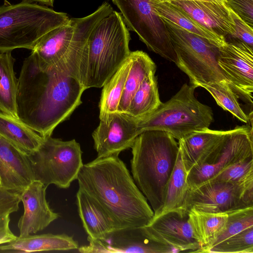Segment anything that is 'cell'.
<instances>
[{
    "mask_svg": "<svg viewBox=\"0 0 253 253\" xmlns=\"http://www.w3.org/2000/svg\"><path fill=\"white\" fill-rule=\"evenodd\" d=\"M82 151L75 139L63 141L51 136L34 152L28 155L35 179L46 186L54 184L67 189L77 179L83 166Z\"/></svg>",
    "mask_w": 253,
    "mask_h": 253,
    "instance_id": "obj_9",
    "label": "cell"
},
{
    "mask_svg": "<svg viewBox=\"0 0 253 253\" xmlns=\"http://www.w3.org/2000/svg\"><path fill=\"white\" fill-rule=\"evenodd\" d=\"M246 207L240 183L213 180L187 190L182 206L186 211L194 209L211 212H226Z\"/></svg>",
    "mask_w": 253,
    "mask_h": 253,
    "instance_id": "obj_15",
    "label": "cell"
},
{
    "mask_svg": "<svg viewBox=\"0 0 253 253\" xmlns=\"http://www.w3.org/2000/svg\"><path fill=\"white\" fill-rule=\"evenodd\" d=\"M231 14L235 25V32L225 38H229L240 41L253 48V28L248 25L232 10Z\"/></svg>",
    "mask_w": 253,
    "mask_h": 253,
    "instance_id": "obj_37",
    "label": "cell"
},
{
    "mask_svg": "<svg viewBox=\"0 0 253 253\" xmlns=\"http://www.w3.org/2000/svg\"><path fill=\"white\" fill-rule=\"evenodd\" d=\"M129 30L121 14L113 11L91 31L80 67V81L86 89L102 87L128 57Z\"/></svg>",
    "mask_w": 253,
    "mask_h": 253,
    "instance_id": "obj_4",
    "label": "cell"
},
{
    "mask_svg": "<svg viewBox=\"0 0 253 253\" xmlns=\"http://www.w3.org/2000/svg\"><path fill=\"white\" fill-rule=\"evenodd\" d=\"M119 9L130 31L153 52L177 63V55L162 19L153 9L150 0H111Z\"/></svg>",
    "mask_w": 253,
    "mask_h": 253,
    "instance_id": "obj_10",
    "label": "cell"
},
{
    "mask_svg": "<svg viewBox=\"0 0 253 253\" xmlns=\"http://www.w3.org/2000/svg\"><path fill=\"white\" fill-rule=\"evenodd\" d=\"M226 212L228 218L225 226L211 247L247 228L253 226V206L233 210Z\"/></svg>",
    "mask_w": 253,
    "mask_h": 253,
    "instance_id": "obj_32",
    "label": "cell"
},
{
    "mask_svg": "<svg viewBox=\"0 0 253 253\" xmlns=\"http://www.w3.org/2000/svg\"><path fill=\"white\" fill-rule=\"evenodd\" d=\"M0 136L29 155L40 147L44 137L21 120L0 111Z\"/></svg>",
    "mask_w": 253,
    "mask_h": 253,
    "instance_id": "obj_24",
    "label": "cell"
},
{
    "mask_svg": "<svg viewBox=\"0 0 253 253\" xmlns=\"http://www.w3.org/2000/svg\"><path fill=\"white\" fill-rule=\"evenodd\" d=\"M11 52L0 53V111L18 119L16 98L18 79Z\"/></svg>",
    "mask_w": 253,
    "mask_h": 253,
    "instance_id": "obj_27",
    "label": "cell"
},
{
    "mask_svg": "<svg viewBox=\"0 0 253 253\" xmlns=\"http://www.w3.org/2000/svg\"><path fill=\"white\" fill-rule=\"evenodd\" d=\"M131 62L129 54L119 69L102 86L99 104V117L117 111Z\"/></svg>",
    "mask_w": 253,
    "mask_h": 253,
    "instance_id": "obj_29",
    "label": "cell"
},
{
    "mask_svg": "<svg viewBox=\"0 0 253 253\" xmlns=\"http://www.w3.org/2000/svg\"><path fill=\"white\" fill-rule=\"evenodd\" d=\"M177 55V66L186 74L190 84L230 83L218 64L222 45L189 32L161 17ZM224 46V45H223Z\"/></svg>",
    "mask_w": 253,
    "mask_h": 253,
    "instance_id": "obj_8",
    "label": "cell"
},
{
    "mask_svg": "<svg viewBox=\"0 0 253 253\" xmlns=\"http://www.w3.org/2000/svg\"><path fill=\"white\" fill-rule=\"evenodd\" d=\"M130 148L132 178L155 217L165 202L168 184L179 153L178 142L167 132L149 130L139 134Z\"/></svg>",
    "mask_w": 253,
    "mask_h": 253,
    "instance_id": "obj_3",
    "label": "cell"
},
{
    "mask_svg": "<svg viewBox=\"0 0 253 253\" xmlns=\"http://www.w3.org/2000/svg\"><path fill=\"white\" fill-rule=\"evenodd\" d=\"M232 131L208 128L194 131L178 140L179 152L187 173L203 164Z\"/></svg>",
    "mask_w": 253,
    "mask_h": 253,
    "instance_id": "obj_20",
    "label": "cell"
},
{
    "mask_svg": "<svg viewBox=\"0 0 253 253\" xmlns=\"http://www.w3.org/2000/svg\"><path fill=\"white\" fill-rule=\"evenodd\" d=\"M113 11L111 5L104 2L88 16L70 18L42 38L31 54L41 67L80 81L81 62L89 35L95 25Z\"/></svg>",
    "mask_w": 253,
    "mask_h": 253,
    "instance_id": "obj_5",
    "label": "cell"
},
{
    "mask_svg": "<svg viewBox=\"0 0 253 253\" xmlns=\"http://www.w3.org/2000/svg\"><path fill=\"white\" fill-rule=\"evenodd\" d=\"M195 88L185 83L153 112L136 119L140 134L145 130H162L179 140L194 131L209 128L214 121L213 111L196 98Z\"/></svg>",
    "mask_w": 253,
    "mask_h": 253,
    "instance_id": "obj_7",
    "label": "cell"
},
{
    "mask_svg": "<svg viewBox=\"0 0 253 253\" xmlns=\"http://www.w3.org/2000/svg\"><path fill=\"white\" fill-rule=\"evenodd\" d=\"M253 127L237 126L206 162L188 173V190L211 180L230 166L253 157Z\"/></svg>",
    "mask_w": 253,
    "mask_h": 253,
    "instance_id": "obj_11",
    "label": "cell"
},
{
    "mask_svg": "<svg viewBox=\"0 0 253 253\" xmlns=\"http://www.w3.org/2000/svg\"><path fill=\"white\" fill-rule=\"evenodd\" d=\"M187 13L211 32L225 38L235 32L231 10L224 0H171L169 1Z\"/></svg>",
    "mask_w": 253,
    "mask_h": 253,
    "instance_id": "obj_19",
    "label": "cell"
},
{
    "mask_svg": "<svg viewBox=\"0 0 253 253\" xmlns=\"http://www.w3.org/2000/svg\"><path fill=\"white\" fill-rule=\"evenodd\" d=\"M99 119V125L92 133L97 158L119 156L131 148L140 134L136 119L126 113H108Z\"/></svg>",
    "mask_w": 253,
    "mask_h": 253,
    "instance_id": "obj_14",
    "label": "cell"
},
{
    "mask_svg": "<svg viewBox=\"0 0 253 253\" xmlns=\"http://www.w3.org/2000/svg\"><path fill=\"white\" fill-rule=\"evenodd\" d=\"M35 180L28 155L0 136V186L19 193Z\"/></svg>",
    "mask_w": 253,
    "mask_h": 253,
    "instance_id": "obj_18",
    "label": "cell"
},
{
    "mask_svg": "<svg viewBox=\"0 0 253 253\" xmlns=\"http://www.w3.org/2000/svg\"><path fill=\"white\" fill-rule=\"evenodd\" d=\"M86 89L77 78L41 67L30 54L18 79V119L45 138L82 103Z\"/></svg>",
    "mask_w": 253,
    "mask_h": 253,
    "instance_id": "obj_1",
    "label": "cell"
},
{
    "mask_svg": "<svg viewBox=\"0 0 253 253\" xmlns=\"http://www.w3.org/2000/svg\"><path fill=\"white\" fill-rule=\"evenodd\" d=\"M47 186L35 180L19 194L24 212L17 226L19 236L24 237L42 231L59 217L50 208L46 199Z\"/></svg>",
    "mask_w": 253,
    "mask_h": 253,
    "instance_id": "obj_17",
    "label": "cell"
},
{
    "mask_svg": "<svg viewBox=\"0 0 253 253\" xmlns=\"http://www.w3.org/2000/svg\"><path fill=\"white\" fill-rule=\"evenodd\" d=\"M88 246L79 247L81 253H175L172 247L156 238L145 226L113 231L103 240L87 237Z\"/></svg>",
    "mask_w": 253,
    "mask_h": 253,
    "instance_id": "obj_13",
    "label": "cell"
},
{
    "mask_svg": "<svg viewBox=\"0 0 253 253\" xmlns=\"http://www.w3.org/2000/svg\"><path fill=\"white\" fill-rule=\"evenodd\" d=\"M187 175L179 150L176 162L168 184L164 206L159 214L154 218L170 211L182 208L188 190Z\"/></svg>",
    "mask_w": 253,
    "mask_h": 253,
    "instance_id": "obj_30",
    "label": "cell"
},
{
    "mask_svg": "<svg viewBox=\"0 0 253 253\" xmlns=\"http://www.w3.org/2000/svg\"><path fill=\"white\" fill-rule=\"evenodd\" d=\"M69 20L65 13L30 0L0 6V53L32 50L45 34Z\"/></svg>",
    "mask_w": 253,
    "mask_h": 253,
    "instance_id": "obj_6",
    "label": "cell"
},
{
    "mask_svg": "<svg viewBox=\"0 0 253 253\" xmlns=\"http://www.w3.org/2000/svg\"><path fill=\"white\" fill-rule=\"evenodd\" d=\"M189 220L193 233L206 253L224 229L227 222V212H211L191 209L188 211Z\"/></svg>",
    "mask_w": 253,
    "mask_h": 253,
    "instance_id": "obj_23",
    "label": "cell"
},
{
    "mask_svg": "<svg viewBox=\"0 0 253 253\" xmlns=\"http://www.w3.org/2000/svg\"><path fill=\"white\" fill-rule=\"evenodd\" d=\"M10 214L0 217V245L15 240L17 237L11 231L9 227Z\"/></svg>",
    "mask_w": 253,
    "mask_h": 253,
    "instance_id": "obj_38",
    "label": "cell"
},
{
    "mask_svg": "<svg viewBox=\"0 0 253 253\" xmlns=\"http://www.w3.org/2000/svg\"><path fill=\"white\" fill-rule=\"evenodd\" d=\"M20 202L19 193L0 186V217L18 211Z\"/></svg>",
    "mask_w": 253,
    "mask_h": 253,
    "instance_id": "obj_36",
    "label": "cell"
},
{
    "mask_svg": "<svg viewBox=\"0 0 253 253\" xmlns=\"http://www.w3.org/2000/svg\"><path fill=\"white\" fill-rule=\"evenodd\" d=\"M79 188L111 218L116 230L148 225L154 213L119 156L96 158L82 167Z\"/></svg>",
    "mask_w": 253,
    "mask_h": 253,
    "instance_id": "obj_2",
    "label": "cell"
},
{
    "mask_svg": "<svg viewBox=\"0 0 253 253\" xmlns=\"http://www.w3.org/2000/svg\"><path fill=\"white\" fill-rule=\"evenodd\" d=\"M206 253H253V226L211 247Z\"/></svg>",
    "mask_w": 253,
    "mask_h": 253,
    "instance_id": "obj_33",
    "label": "cell"
},
{
    "mask_svg": "<svg viewBox=\"0 0 253 253\" xmlns=\"http://www.w3.org/2000/svg\"><path fill=\"white\" fill-rule=\"evenodd\" d=\"M252 174H253V157L230 166L210 180L241 183Z\"/></svg>",
    "mask_w": 253,
    "mask_h": 253,
    "instance_id": "obj_34",
    "label": "cell"
},
{
    "mask_svg": "<svg viewBox=\"0 0 253 253\" xmlns=\"http://www.w3.org/2000/svg\"><path fill=\"white\" fill-rule=\"evenodd\" d=\"M30 0V1H33V2L34 1L40 3L41 4L50 6H53L54 1V0Z\"/></svg>",
    "mask_w": 253,
    "mask_h": 253,
    "instance_id": "obj_39",
    "label": "cell"
},
{
    "mask_svg": "<svg viewBox=\"0 0 253 253\" xmlns=\"http://www.w3.org/2000/svg\"><path fill=\"white\" fill-rule=\"evenodd\" d=\"M226 5L253 28V0H224Z\"/></svg>",
    "mask_w": 253,
    "mask_h": 253,
    "instance_id": "obj_35",
    "label": "cell"
},
{
    "mask_svg": "<svg viewBox=\"0 0 253 253\" xmlns=\"http://www.w3.org/2000/svg\"><path fill=\"white\" fill-rule=\"evenodd\" d=\"M162 103L157 78L152 74L146 78L141 84L133 95L126 113L139 119L153 112Z\"/></svg>",
    "mask_w": 253,
    "mask_h": 253,
    "instance_id": "obj_28",
    "label": "cell"
},
{
    "mask_svg": "<svg viewBox=\"0 0 253 253\" xmlns=\"http://www.w3.org/2000/svg\"><path fill=\"white\" fill-rule=\"evenodd\" d=\"M131 65L125 83L117 111L126 113L130 101L141 84L149 76L155 74L156 65L145 52L130 51Z\"/></svg>",
    "mask_w": 253,
    "mask_h": 253,
    "instance_id": "obj_25",
    "label": "cell"
},
{
    "mask_svg": "<svg viewBox=\"0 0 253 253\" xmlns=\"http://www.w3.org/2000/svg\"><path fill=\"white\" fill-rule=\"evenodd\" d=\"M79 248L78 242L65 234L51 233L17 237L9 243L0 245L2 253H33L45 251H65Z\"/></svg>",
    "mask_w": 253,
    "mask_h": 253,
    "instance_id": "obj_21",
    "label": "cell"
},
{
    "mask_svg": "<svg viewBox=\"0 0 253 253\" xmlns=\"http://www.w3.org/2000/svg\"><path fill=\"white\" fill-rule=\"evenodd\" d=\"M157 1H169L171 0H204V1H217V0H154Z\"/></svg>",
    "mask_w": 253,
    "mask_h": 253,
    "instance_id": "obj_40",
    "label": "cell"
},
{
    "mask_svg": "<svg viewBox=\"0 0 253 253\" xmlns=\"http://www.w3.org/2000/svg\"><path fill=\"white\" fill-rule=\"evenodd\" d=\"M200 87L206 89L223 110L229 112L241 122L245 123L250 122L249 116L241 108L238 97L229 85L214 83L202 84Z\"/></svg>",
    "mask_w": 253,
    "mask_h": 253,
    "instance_id": "obj_31",
    "label": "cell"
},
{
    "mask_svg": "<svg viewBox=\"0 0 253 253\" xmlns=\"http://www.w3.org/2000/svg\"><path fill=\"white\" fill-rule=\"evenodd\" d=\"M218 64L239 98L253 104V48L240 41L226 38Z\"/></svg>",
    "mask_w": 253,
    "mask_h": 253,
    "instance_id": "obj_12",
    "label": "cell"
},
{
    "mask_svg": "<svg viewBox=\"0 0 253 253\" xmlns=\"http://www.w3.org/2000/svg\"><path fill=\"white\" fill-rule=\"evenodd\" d=\"M76 204L83 227L90 238L103 240L116 230L108 213L91 197L80 189L76 194Z\"/></svg>",
    "mask_w": 253,
    "mask_h": 253,
    "instance_id": "obj_22",
    "label": "cell"
},
{
    "mask_svg": "<svg viewBox=\"0 0 253 253\" xmlns=\"http://www.w3.org/2000/svg\"><path fill=\"white\" fill-rule=\"evenodd\" d=\"M151 5L160 17L177 25L192 33L206 38L222 46L226 42L223 37L218 36L202 26L187 13L169 1L159 2L150 0Z\"/></svg>",
    "mask_w": 253,
    "mask_h": 253,
    "instance_id": "obj_26",
    "label": "cell"
},
{
    "mask_svg": "<svg viewBox=\"0 0 253 253\" xmlns=\"http://www.w3.org/2000/svg\"><path fill=\"white\" fill-rule=\"evenodd\" d=\"M145 226L154 236L174 248L176 253H202V247L189 222L188 212L182 208L154 218Z\"/></svg>",
    "mask_w": 253,
    "mask_h": 253,
    "instance_id": "obj_16",
    "label": "cell"
}]
</instances>
